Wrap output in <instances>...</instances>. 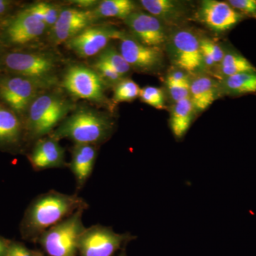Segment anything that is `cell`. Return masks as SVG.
Masks as SVG:
<instances>
[{"label": "cell", "mask_w": 256, "mask_h": 256, "mask_svg": "<svg viewBox=\"0 0 256 256\" xmlns=\"http://www.w3.org/2000/svg\"><path fill=\"white\" fill-rule=\"evenodd\" d=\"M88 204L78 194L50 191L37 196L25 215L22 230L25 238L37 242L42 234Z\"/></svg>", "instance_id": "obj_1"}, {"label": "cell", "mask_w": 256, "mask_h": 256, "mask_svg": "<svg viewBox=\"0 0 256 256\" xmlns=\"http://www.w3.org/2000/svg\"><path fill=\"white\" fill-rule=\"evenodd\" d=\"M114 124L107 116L89 109H80L64 120L50 137L58 141L68 139L76 144H96L110 137Z\"/></svg>", "instance_id": "obj_2"}, {"label": "cell", "mask_w": 256, "mask_h": 256, "mask_svg": "<svg viewBox=\"0 0 256 256\" xmlns=\"http://www.w3.org/2000/svg\"><path fill=\"white\" fill-rule=\"evenodd\" d=\"M72 104L57 94L38 96L28 108L26 129L32 138L40 139L50 134L68 114Z\"/></svg>", "instance_id": "obj_3"}, {"label": "cell", "mask_w": 256, "mask_h": 256, "mask_svg": "<svg viewBox=\"0 0 256 256\" xmlns=\"http://www.w3.org/2000/svg\"><path fill=\"white\" fill-rule=\"evenodd\" d=\"M84 210L66 218L40 236L37 242L47 256H77L79 238L86 227L82 224Z\"/></svg>", "instance_id": "obj_4"}, {"label": "cell", "mask_w": 256, "mask_h": 256, "mask_svg": "<svg viewBox=\"0 0 256 256\" xmlns=\"http://www.w3.org/2000/svg\"><path fill=\"white\" fill-rule=\"evenodd\" d=\"M136 236L130 234L116 233L111 227L94 225L86 228L79 238V256H114L126 249Z\"/></svg>", "instance_id": "obj_5"}, {"label": "cell", "mask_w": 256, "mask_h": 256, "mask_svg": "<svg viewBox=\"0 0 256 256\" xmlns=\"http://www.w3.org/2000/svg\"><path fill=\"white\" fill-rule=\"evenodd\" d=\"M53 82L14 75L0 79V98L18 114L24 112L42 89Z\"/></svg>", "instance_id": "obj_6"}, {"label": "cell", "mask_w": 256, "mask_h": 256, "mask_svg": "<svg viewBox=\"0 0 256 256\" xmlns=\"http://www.w3.org/2000/svg\"><path fill=\"white\" fill-rule=\"evenodd\" d=\"M6 70L14 75L54 82L55 62L50 56L26 52H10L2 58Z\"/></svg>", "instance_id": "obj_7"}, {"label": "cell", "mask_w": 256, "mask_h": 256, "mask_svg": "<svg viewBox=\"0 0 256 256\" xmlns=\"http://www.w3.org/2000/svg\"><path fill=\"white\" fill-rule=\"evenodd\" d=\"M64 87L79 98L102 102L104 86L98 73L84 66H70L64 75Z\"/></svg>", "instance_id": "obj_8"}, {"label": "cell", "mask_w": 256, "mask_h": 256, "mask_svg": "<svg viewBox=\"0 0 256 256\" xmlns=\"http://www.w3.org/2000/svg\"><path fill=\"white\" fill-rule=\"evenodd\" d=\"M47 28L46 24L28 8L6 22L3 38L10 44L21 46L42 36Z\"/></svg>", "instance_id": "obj_9"}, {"label": "cell", "mask_w": 256, "mask_h": 256, "mask_svg": "<svg viewBox=\"0 0 256 256\" xmlns=\"http://www.w3.org/2000/svg\"><path fill=\"white\" fill-rule=\"evenodd\" d=\"M124 34L108 26H92L67 42L69 48L82 57H90L105 50L112 40H120Z\"/></svg>", "instance_id": "obj_10"}, {"label": "cell", "mask_w": 256, "mask_h": 256, "mask_svg": "<svg viewBox=\"0 0 256 256\" xmlns=\"http://www.w3.org/2000/svg\"><path fill=\"white\" fill-rule=\"evenodd\" d=\"M172 52L176 66L186 72H193L203 64L200 41L188 30L176 32L172 38Z\"/></svg>", "instance_id": "obj_11"}, {"label": "cell", "mask_w": 256, "mask_h": 256, "mask_svg": "<svg viewBox=\"0 0 256 256\" xmlns=\"http://www.w3.org/2000/svg\"><path fill=\"white\" fill-rule=\"evenodd\" d=\"M124 22L137 41L146 46L160 48L166 40L161 22L148 13L134 12Z\"/></svg>", "instance_id": "obj_12"}, {"label": "cell", "mask_w": 256, "mask_h": 256, "mask_svg": "<svg viewBox=\"0 0 256 256\" xmlns=\"http://www.w3.org/2000/svg\"><path fill=\"white\" fill-rule=\"evenodd\" d=\"M120 52L130 67L140 70H153L162 62V53L159 47L146 46L124 35L120 38Z\"/></svg>", "instance_id": "obj_13"}, {"label": "cell", "mask_w": 256, "mask_h": 256, "mask_svg": "<svg viewBox=\"0 0 256 256\" xmlns=\"http://www.w3.org/2000/svg\"><path fill=\"white\" fill-rule=\"evenodd\" d=\"M200 15L202 22L216 32L230 30L242 18L240 13L234 10L228 2L216 0L202 2Z\"/></svg>", "instance_id": "obj_14"}, {"label": "cell", "mask_w": 256, "mask_h": 256, "mask_svg": "<svg viewBox=\"0 0 256 256\" xmlns=\"http://www.w3.org/2000/svg\"><path fill=\"white\" fill-rule=\"evenodd\" d=\"M28 160L32 168L37 171L63 168L67 165L64 148L58 141L50 136L38 140L28 156Z\"/></svg>", "instance_id": "obj_15"}, {"label": "cell", "mask_w": 256, "mask_h": 256, "mask_svg": "<svg viewBox=\"0 0 256 256\" xmlns=\"http://www.w3.org/2000/svg\"><path fill=\"white\" fill-rule=\"evenodd\" d=\"M94 14L76 9L60 11L56 23L53 26V38L56 43H63L72 40L86 28L94 20Z\"/></svg>", "instance_id": "obj_16"}, {"label": "cell", "mask_w": 256, "mask_h": 256, "mask_svg": "<svg viewBox=\"0 0 256 256\" xmlns=\"http://www.w3.org/2000/svg\"><path fill=\"white\" fill-rule=\"evenodd\" d=\"M72 153L68 166L75 176L77 188L80 190L92 176L97 158V150L92 144H76Z\"/></svg>", "instance_id": "obj_17"}, {"label": "cell", "mask_w": 256, "mask_h": 256, "mask_svg": "<svg viewBox=\"0 0 256 256\" xmlns=\"http://www.w3.org/2000/svg\"><path fill=\"white\" fill-rule=\"evenodd\" d=\"M215 86L212 78L198 77L190 82V99L198 111L206 110L215 100Z\"/></svg>", "instance_id": "obj_18"}, {"label": "cell", "mask_w": 256, "mask_h": 256, "mask_svg": "<svg viewBox=\"0 0 256 256\" xmlns=\"http://www.w3.org/2000/svg\"><path fill=\"white\" fill-rule=\"evenodd\" d=\"M194 108L190 98L175 102L171 112L170 127L178 139L182 138L190 128L193 120Z\"/></svg>", "instance_id": "obj_19"}, {"label": "cell", "mask_w": 256, "mask_h": 256, "mask_svg": "<svg viewBox=\"0 0 256 256\" xmlns=\"http://www.w3.org/2000/svg\"><path fill=\"white\" fill-rule=\"evenodd\" d=\"M22 134L20 120L12 111L0 106V144L12 146L18 142Z\"/></svg>", "instance_id": "obj_20"}, {"label": "cell", "mask_w": 256, "mask_h": 256, "mask_svg": "<svg viewBox=\"0 0 256 256\" xmlns=\"http://www.w3.org/2000/svg\"><path fill=\"white\" fill-rule=\"evenodd\" d=\"M140 4L150 14L160 21H174L182 15L180 4L172 0H142Z\"/></svg>", "instance_id": "obj_21"}, {"label": "cell", "mask_w": 256, "mask_h": 256, "mask_svg": "<svg viewBox=\"0 0 256 256\" xmlns=\"http://www.w3.org/2000/svg\"><path fill=\"white\" fill-rule=\"evenodd\" d=\"M136 12V6L130 0H105L102 1L94 12L100 18H126Z\"/></svg>", "instance_id": "obj_22"}, {"label": "cell", "mask_w": 256, "mask_h": 256, "mask_svg": "<svg viewBox=\"0 0 256 256\" xmlns=\"http://www.w3.org/2000/svg\"><path fill=\"white\" fill-rule=\"evenodd\" d=\"M224 85L229 94L242 95L256 92V72H244L226 77Z\"/></svg>", "instance_id": "obj_23"}, {"label": "cell", "mask_w": 256, "mask_h": 256, "mask_svg": "<svg viewBox=\"0 0 256 256\" xmlns=\"http://www.w3.org/2000/svg\"><path fill=\"white\" fill-rule=\"evenodd\" d=\"M220 72L226 78L244 72H256V68L242 56L228 53L225 54L220 63Z\"/></svg>", "instance_id": "obj_24"}, {"label": "cell", "mask_w": 256, "mask_h": 256, "mask_svg": "<svg viewBox=\"0 0 256 256\" xmlns=\"http://www.w3.org/2000/svg\"><path fill=\"white\" fill-rule=\"evenodd\" d=\"M98 60L108 64L122 76L127 74L130 70V66L124 60L120 52L114 47H109L102 50Z\"/></svg>", "instance_id": "obj_25"}, {"label": "cell", "mask_w": 256, "mask_h": 256, "mask_svg": "<svg viewBox=\"0 0 256 256\" xmlns=\"http://www.w3.org/2000/svg\"><path fill=\"white\" fill-rule=\"evenodd\" d=\"M32 12L46 24L47 26H54L60 16V11L54 4L46 2L36 3L28 6Z\"/></svg>", "instance_id": "obj_26"}, {"label": "cell", "mask_w": 256, "mask_h": 256, "mask_svg": "<svg viewBox=\"0 0 256 256\" xmlns=\"http://www.w3.org/2000/svg\"><path fill=\"white\" fill-rule=\"evenodd\" d=\"M141 88L132 80H124L116 86L114 92V100L118 102H130L140 96Z\"/></svg>", "instance_id": "obj_27"}, {"label": "cell", "mask_w": 256, "mask_h": 256, "mask_svg": "<svg viewBox=\"0 0 256 256\" xmlns=\"http://www.w3.org/2000/svg\"><path fill=\"white\" fill-rule=\"evenodd\" d=\"M141 100L156 109L164 108V97L162 90L159 88L146 86L140 92Z\"/></svg>", "instance_id": "obj_28"}, {"label": "cell", "mask_w": 256, "mask_h": 256, "mask_svg": "<svg viewBox=\"0 0 256 256\" xmlns=\"http://www.w3.org/2000/svg\"><path fill=\"white\" fill-rule=\"evenodd\" d=\"M166 84L170 96L175 102L190 98V82L178 84L166 80Z\"/></svg>", "instance_id": "obj_29"}, {"label": "cell", "mask_w": 256, "mask_h": 256, "mask_svg": "<svg viewBox=\"0 0 256 256\" xmlns=\"http://www.w3.org/2000/svg\"><path fill=\"white\" fill-rule=\"evenodd\" d=\"M228 3L240 14L256 18V0H230Z\"/></svg>", "instance_id": "obj_30"}, {"label": "cell", "mask_w": 256, "mask_h": 256, "mask_svg": "<svg viewBox=\"0 0 256 256\" xmlns=\"http://www.w3.org/2000/svg\"><path fill=\"white\" fill-rule=\"evenodd\" d=\"M95 67L98 72V74L100 76V77L106 79L108 82H121L122 76L118 73L114 68H112L110 66L105 63V62L98 60L95 64Z\"/></svg>", "instance_id": "obj_31"}, {"label": "cell", "mask_w": 256, "mask_h": 256, "mask_svg": "<svg viewBox=\"0 0 256 256\" xmlns=\"http://www.w3.org/2000/svg\"><path fill=\"white\" fill-rule=\"evenodd\" d=\"M200 44L202 46L204 47L210 52L216 64H220L222 62L225 53L220 45L210 40H202L200 41Z\"/></svg>", "instance_id": "obj_32"}, {"label": "cell", "mask_w": 256, "mask_h": 256, "mask_svg": "<svg viewBox=\"0 0 256 256\" xmlns=\"http://www.w3.org/2000/svg\"><path fill=\"white\" fill-rule=\"evenodd\" d=\"M4 256H34V250H31L18 242L10 244Z\"/></svg>", "instance_id": "obj_33"}, {"label": "cell", "mask_w": 256, "mask_h": 256, "mask_svg": "<svg viewBox=\"0 0 256 256\" xmlns=\"http://www.w3.org/2000/svg\"><path fill=\"white\" fill-rule=\"evenodd\" d=\"M168 82L174 84H183L190 82L188 76L183 72H174L168 77Z\"/></svg>", "instance_id": "obj_34"}, {"label": "cell", "mask_w": 256, "mask_h": 256, "mask_svg": "<svg viewBox=\"0 0 256 256\" xmlns=\"http://www.w3.org/2000/svg\"><path fill=\"white\" fill-rule=\"evenodd\" d=\"M12 2L8 0H0V18L8 14V12L11 10Z\"/></svg>", "instance_id": "obj_35"}, {"label": "cell", "mask_w": 256, "mask_h": 256, "mask_svg": "<svg viewBox=\"0 0 256 256\" xmlns=\"http://www.w3.org/2000/svg\"><path fill=\"white\" fill-rule=\"evenodd\" d=\"M74 3L78 4L80 8H89L97 4V2L92 1V0H78V1H74Z\"/></svg>", "instance_id": "obj_36"}, {"label": "cell", "mask_w": 256, "mask_h": 256, "mask_svg": "<svg viewBox=\"0 0 256 256\" xmlns=\"http://www.w3.org/2000/svg\"><path fill=\"white\" fill-rule=\"evenodd\" d=\"M10 242H6L4 239L0 238V256H4L8 252Z\"/></svg>", "instance_id": "obj_37"}, {"label": "cell", "mask_w": 256, "mask_h": 256, "mask_svg": "<svg viewBox=\"0 0 256 256\" xmlns=\"http://www.w3.org/2000/svg\"><path fill=\"white\" fill-rule=\"evenodd\" d=\"M34 256H46L44 252H40V250H34Z\"/></svg>", "instance_id": "obj_38"}, {"label": "cell", "mask_w": 256, "mask_h": 256, "mask_svg": "<svg viewBox=\"0 0 256 256\" xmlns=\"http://www.w3.org/2000/svg\"><path fill=\"white\" fill-rule=\"evenodd\" d=\"M117 256H127V254H126V249H124V250H121L120 252Z\"/></svg>", "instance_id": "obj_39"}, {"label": "cell", "mask_w": 256, "mask_h": 256, "mask_svg": "<svg viewBox=\"0 0 256 256\" xmlns=\"http://www.w3.org/2000/svg\"><path fill=\"white\" fill-rule=\"evenodd\" d=\"M0 50H1V48H0Z\"/></svg>", "instance_id": "obj_40"}]
</instances>
